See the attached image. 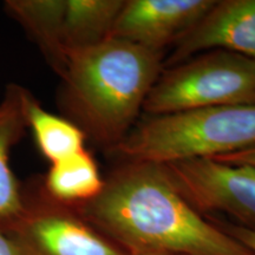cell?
I'll use <instances>...</instances> for the list:
<instances>
[{
    "label": "cell",
    "mask_w": 255,
    "mask_h": 255,
    "mask_svg": "<svg viewBox=\"0 0 255 255\" xmlns=\"http://www.w3.org/2000/svg\"><path fill=\"white\" fill-rule=\"evenodd\" d=\"M75 209L129 254L254 255L203 219L161 164L127 162L97 196Z\"/></svg>",
    "instance_id": "6da1fadb"
},
{
    "label": "cell",
    "mask_w": 255,
    "mask_h": 255,
    "mask_svg": "<svg viewBox=\"0 0 255 255\" xmlns=\"http://www.w3.org/2000/svg\"><path fill=\"white\" fill-rule=\"evenodd\" d=\"M162 57L119 38L71 52L59 92L66 119L110 150L135 126L163 69Z\"/></svg>",
    "instance_id": "7a4b0ae2"
},
{
    "label": "cell",
    "mask_w": 255,
    "mask_h": 255,
    "mask_svg": "<svg viewBox=\"0 0 255 255\" xmlns=\"http://www.w3.org/2000/svg\"><path fill=\"white\" fill-rule=\"evenodd\" d=\"M255 145V104L152 116L110 149L127 162L167 165L216 158Z\"/></svg>",
    "instance_id": "3957f363"
},
{
    "label": "cell",
    "mask_w": 255,
    "mask_h": 255,
    "mask_svg": "<svg viewBox=\"0 0 255 255\" xmlns=\"http://www.w3.org/2000/svg\"><path fill=\"white\" fill-rule=\"evenodd\" d=\"M255 104V60L213 50L161 72L143 111L151 116L222 105Z\"/></svg>",
    "instance_id": "277c9868"
},
{
    "label": "cell",
    "mask_w": 255,
    "mask_h": 255,
    "mask_svg": "<svg viewBox=\"0 0 255 255\" xmlns=\"http://www.w3.org/2000/svg\"><path fill=\"white\" fill-rule=\"evenodd\" d=\"M1 228L20 255H130L92 227L75 207L47 196L40 176L23 182V209Z\"/></svg>",
    "instance_id": "5b68a950"
},
{
    "label": "cell",
    "mask_w": 255,
    "mask_h": 255,
    "mask_svg": "<svg viewBox=\"0 0 255 255\" xmlns=\"http://www.w3.org/2000/svg\"><path fill=\"white\" fill-rule=\"evenodd\" d=\"M181 193L197 209L221 210L255 229V168L212 158L164 165Z\"/></svg>",
    "instance_id": "8992f818"
},
{
    "label": "cell",
    "mask_w": 255,
    "mask_h": 255,
    "mask_svg": "<svg viewBox=\"0 0 255 255\" xmlns=\"http://www.w3.org/2000/svg\"><path fill=\"white\" fill-rule=\"evenodd\" d=\"M215 4L214 0H126L110 38L162 52L176 43Z\"/></svg>",
    "instance_id": "52a82bcc"
},
{
    "label": "cell",
    "mask_w": 255,
    "mask_h": 255,
    "mask_svg": "<svg viewBox=\"0 0 255 255\" xmlns=\"http://www.w3.org/2000/svg\"><path fill=\"white\" fill-rule=\"evenodd\" d=\"M225 50L255 60V0H222L175 43L163 66L177 65L199 52Z\"/></svg>",
    "instance_id": "ba28073f"
},
{
    "label": "cell",
    "mask_w": 255,
    "mask_h": 255,
    "mask_svg": "<svg viewBox=\"0 0 255 255\" xmlns=\"http://www.w3.org/2000/svg\"><path fill=\"white\" fill-rule=\"evenodd\" d=\"M30 91L11 83L0 102V227L13 222L23 209V182L11 167V151L27 131Z\"/></svg>",
    "instance_id": "9c48e42d"
},
{
    "label": "cell",
    "mask_w": 255,
    "mask_h": 255,
    "mask_svg": "<svg viewBox=\"0 0 255 255\" xmlns=\"http://www.w3.org/2000/svg\"><path fill=\"white\" fill-rule=\"evenodd\" d=\"M66 0H7L5 9L23 26L62 77L68 64L63 44Z\"/></svg>",
    "instance_id": "30bf717a"
},
{
    "label": "cell",
    "mask_w": 255,
    "mask_h": 255,
    "mask_svg": "<svg viewBox=\"0 0 255 255\" xmlns=\"http://www.w3.org/2000/svg\"><path fill=\"white\" fill-rule=\"evenodd\" d=\"M40 182L47 196L72 207L92 200L104 187V178L87 148L51 163Z\"/></svg>",
    "instance_id": "8fae6325"
},
{
    "label": "cell",
    "mask_w": 255,
    "mask_h": 255,
    "mask_svg": "<svg viewBox=\"0 0 255 255\" xmlns=\"http://www.w3.org/2000/svg\"><path fill=\"white\" fill-rule=\"evenodd\" d=\"M126 0H66L63 44L66 55L110 38Z\"/></svg>",
    "instance_id": "7c38bea8"
},
{
    "label": "cell",
    "mask_w": 255,
    "mask_h": 255,
    "mask_svg": "<svg viewBox=\"0 0 255 255\" xmlns=\"http://www.w3.org/2000/svg\"><path fill=\"white\" fill-rule=\"evenodd\" d=\"M26 120L38 150L50 163L85 149V133L70 120L46 111L31 92L26 103Z\"/></svg>",
    "instance_id": "4fadbf2b"
},
{
    "label": "cell",
    "mask_w": 255,
    "mask_h": 255,
    "mask_svg": "<svg viewBox=\"0 0 255 255\" xmlns=\"http://www.w3.org/2000/svg\"><path fill=\"white\" fill-rule=\"evenodd\" d=\"M214 161L221 162V163L227 164H235V165H250V167L255 168V145L251 148L244 149V150L233 152L220 157L212 158Z\"/></svg>",
    "instance_id": "5bb4252c"
},
{
    "label": "cell",
    "mask_w": 255,
    "mask_h": 255,
    "mask_svg": "<svg viewBox=\"0 0 255 255\" xmlns=\"http://www.w3.org/2000/svg\"><path fill=\"white\" fill-rule=\"evenodd\" d=\"M228 234H231L235 240H238L255 255V229L245 226H234L229 229Z\"/></svg>",
    "instance_id": "9a60e30c"
},
{
    "label": "cell",
    "mask_w": 255,
    "mask_h": 255,
    "mask_svg": "<svg viewBox=\"0 0 255 255\" xmlns=\"http://www.w3.org/2000/svg\"><path fill=\"white\" fill-rule=\"evenodd\" d=\"M0 255H20L14 242L1 227H0Z\"/></svg>",
    "instance_id": "2e32d148"
},
{
    "label": "cell",
    "mask_w": 255,
    "mask_h": 255,
    "mask_svg": "<svg viewBox=\"0 0 255 255\" xmlns=\"http://www.w3.org/2000/svg\"><path fill=\"white\" fill-rule=\"evenodd\" d=\"M130 255H169V254L155 253V252H137V253H131Z\"/></svg>",
    "instance_id": "e0dca14e"
}]
</instances>
